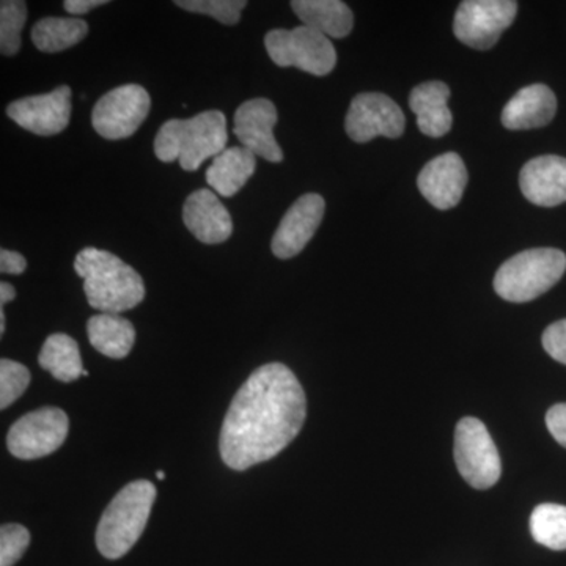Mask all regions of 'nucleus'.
I'll return each mask as SVG.
<instances>
[{
  "mask_svg": "<svg viewBox=\"0 0 566 566\" xmlns=\"http://www.w3.org/2000/svg\"><path fill=\"white\" fill-rule=\"evenodd\" d=\"M542 342L553 359L566 365V319L551 324L543 334Z\"/></svg>",
  "mask_w": 566,
  "mask_h": 566,
  "instance_id": "nucleus-30",
  "label": "nucleus"
},
{
  "mask_svg": "<svg viewBox=\"0 0 566 566\" xmlns=\"http://www.w3.org/2000/svg\"><path fill=\"white\" fill-rule=\"evenodd\" d=\"M455 463L469 485L488 490L502 474L501 457L485 424L474 417H465L457 424Z\"/></svg>",
  "mask_w": 566,
  "mask_h": 566,
  "instance_id": "nucleus-7",
  "label": "nucleus"
},
{
  "mask_svg": "<svg viewBox=\"0 0 566 566\" xmlns=\"http://www.w3.org/2000/svg\"><path fill=\"white\" fill-rule=\"evenodd\" d=\"M175 6L191 13L208 14L226 25L238 24L248 2L245 0H177Z\"/></svg>",
  "mask_w": 566,
  "mask_h": 566,
  "instance_id": "nucleus-27",
  "label": "nucleus"
},
{
  "mask_svg": "<svg viewBox=\"0 0 566 566\" xmlns=\"http://www.w3.org/2000/svg\"><path fill=\"white\" fill-rule=\"evenodd\" d=\"M326 202L318 193H304L283 216L271 249L277 259L289 260L303 252L322 226Z\"/></svg>",
  "mask_w": 566,
  "mask_h": 566,
  "instance_id": "nucleus-14",
  "label": "nucleus"
},
{
  "mask_svg": "<svg viewBox=\"0 0 566 566\" xmlns=\"http://www.w3.org/2000/svg\"><path fill=\"white\" fill-rule=\"evenodd\" d=\"M14 296H17V290H14L10 283H0V304H2V307L7 303H10V301H13Z\"/></svg>",
  "mask_w": 566,
  "mask_h": 566,
  "instance_id": "nucleus-34",
  "label": "nucleus"
},
{
  "mask_svg": "<svg viewBox=\"0 0 566 566\" xmlns=\"http://www.w3.org/2000/svg\"><path fill=\"white\" fill-rule=\"evenodd\" d=\"M156 488L147 480L128 483L112 499L96 528V546L115 560L128 553L144 534L155 504Z\"/></svg>",
  "mask_w": 566,
  "mask_h": 566,
  "instance_id": "nucleus-4",
  "label": "nucleus"
},
{
  "mask_svg": "<svg viewBox=\"0 0 566 566\" xmlns=\"http://www.w3.org/2000/svg\"><path fill=\"white\" fill-rule=\"evenodd\" d=\"M6 333V312L0 311V334Z\"/></svg>",
  "mask_w": 566,
  "mask_h": 566,
  "instance_id": "nucleus-35",
  "label": "nucleus"
},
{
  "mask_svg": "<svg viewBox=\"0 0 566 566\" xmlns=\"http://www.w3.org/2000/svg\"><path fill=\"white\" fill-rule=\"evenodd\" d=\"M305 416L303 386L286 365L256 368L234 395L223 419L219 438L223 463L245 471L279 455L300 434Z\"/></svg>",
  "mask_w": 566,
  "mask_h": 566,
  "instance_id": "nucleus-1",
  "label": "nucleus"
},
{
  "mask_svg": "<svg viewBox=\"0 0 566 566\" xmlns=\"http://www.w3.org/2000/svg\"><path fill=\"white\" fill-rule=\"evenodd\" d=\"M74 271L84 279L88 304L102 314L120 315L144 301V279L114 253L82 249L74 260Z\"/></svg>",
  "mask_w": 566,
  "mask_h": 566,
  "instance_id": "nucleus-2",
  "label": "nucleus"
},
{
  "mask_svg": "<svg viewBox=\"0 0 566 566\" xmlns=\"http://www.w3.org/2000/svg\"><path fill=\"white\" fill-rule=\"evenodd\" d=\"M468 170L457 153H446L431 159L417 178L424 199L438 210L455 208L463 199Z\"/></svg>",
  "mask_w": 566,
  "mask_h": 566,
  "instance_id": "nucleus-15",
  "label": "nucleus"
},
{
  "mask_svg": "<svg viewBox=\"0 0 566 566\" xmlns=\"http://www.w3.org/2000/svg\"><path fill=\"white\" fill-rule=\"evenodd\" d=\"M566 271V255L558 249H528L506 260L494 277V290L510 303H528L549 292Z\"/></svg>",
  "mask_w": 566,
  "mask_h": 566,
  "instance_id": "nucleus-5",
  "label": "nucleus"
},
{
  "mask_svg": "<svg viewBox=\"0 0 566 566\" xmlns=\"http://www.w3.org/2000/svg\"><path fill=\"white\" fill-rule=\"evenodd\" d=\"M182 221L203 244L226 243L233 233L232 216L210 189H199L186 199Z\"/></svg>",
  "mask_w": 566,
  "mask_h": 566,
  "instance_id": "nucleus-16",
  "label": "nucleus"
},
{
  "mask_svg": "<svg viewBox=\"0 0 566 566\" xmlns=\"http://www.w3.org/2000/svg\"><path fill=\"white\" fill-rule=\"evenodd\" d=\"M88 24L81 18H44L33 25L32 41L41 52H61L87 36Z\"/></svg>",
  "mask_w": 566,
  "mask_h": 566,
  "instance_id": "nucleus-24",
  "label": "nucleus"
},
{
  "mask_svg": "<svg viewBox=\"0 0 566 566\" xmlns=\"http://www.w3.org/2000/svg\"><path fill=\"white\" fill-rule=\"evenodd\" d=\"M531 534L536 543L553 551L566 549V506L542 504L531 516Z\"/></svg>",
  "mask_w": 566,
  "mask_h": 566,
  "instance_id": "nucleus-25",
  "label": "nucleus"
},
{
  "mask_svg": "<svg viewBox=\"0 0 566 566\" xmlns=\"http://www.w3.org/2000/svg\"><path fill=\"white\" fill-rule=\"evenodd\" d=\"M31 545V534L21 524L0 528V566H13Z\"/></svg>",
  "mask_w": 566,
  "mask_h": 566,
  "instance_id": "nucleus-29",
  "label": "nucleus"
},
{
  "mask_svg": "<svg viewBox=\"0 0 566 566\" xmlns=\"http://www.w3.org/2000/svg\"><path fill=\"white\" fill-rule=\"evenodd\" d=\"M28 21V3L24 0H3L0 3V51L13 57L21 50V32Z\"/></svg>",
  "mask_w": 566,
  "mask_h": 566,
  "instance_id": "nucleus-26",
  "label": "nucleus"
},
{
  "mask_svg": "<svg viewBox=\"0 0 566 566\" xmlns=\"http://www.w3.org/2000/svg\"><path fill=\"white\" fill-rule=\"evenodd\" d=\"M7 115L36 136H55L65 132L71 118V88H55L44 95L28 96L9 104Z\"/></svg>",
  "mask_w": 566,
  "mask_h": 566,
  "instance_id": "nucleus-12",
  "label": "nucleus"
},
{
  "mask_svg": "<svg viewBox=\"0 0 566 566\" xmlns=\"http://www.w3.org/2000/svg\"><path fill=\"white\" fill-rule=\"evenodd\" d=\"M31 382V371L28 367L14 360H0V408L7 409L13 405Z\"/></svg>",
  "mask_w": 566,
  "mask_h": 566,
  "instance_id": "nucleus-28",
  "label": "nucleus"
},
{
  "mask_svg": "<svg viewBox=\"0 0 566 566\" xmlns=\"http://www.w3.org/2000/svg\"><path fill=\"white\" fill-rule=\"evenodd\" d=\"M28 268L24 256L20 252L2 249L0 251V271L3 274H22Z\"/></svg>",
  "mask_w": 566,
  "mask_h": 566,
  "instance_id": "nucleus-32",
  "label": "nucleus"
},
{
  "mask_svg": "<svg viewBox=\"0 0 566 566\" xmlns=\"http://www.w3.org/2000/svg\"><path fill=\"white\" fill-rule=\"evenodd\" d=\"M106 0H66L63 6L70 14L74 18L82 17V14L88 13L96 7L106 6Z\"/></svg>",
  "mask_w": 566,
  "mask_h": 566,
  "instance_id": "nucleus-33",
  "label": "nucleus"
},
{
  "mask_svg": "<svg viewBox=\"0 0 566 566\" xmlns=\"http://www.w3.org/2000/svg\"><path fill=\"white\" fill-rule=\"evenodd\" d=\"M406 118L403 111L382 93H360L354 96L345 129L357 144L374 140L375 137L397 139L405 132Z\"/></svg>",
  "mask_w": 566,
  "mask_h": 566,
  "instance_id": "nucleus-11",
  "label": "nucleus"
},
{
  "mask_svg": "<svg viewBox=\"0 0 566 566\" xmlns=\"http://www.w3.org/2000/svg\"><path fill=\"white\" fill-rule=\"evenodd\" d=\"M69 430V416L62 409H36L11 424L7 447L20 460H36L61 449Z\"/></svg>",
  "mask_w": 566,
  "mask_h": 566,
  "instance_id": "nucleus-8",
  "label": "nucleus"
},
{
  "mask_svg": "<svg viewBox=\"0 0 566 566\" xmlns=\"http://www.w3.org/2000/svg\"><path fill=\"white\" fill-rule=\"evenodd\" d=\"M264 46L271 61L282 69L296 66L314 76H326L337 65V52L331 40L307 25L268 32Z\"/></svg>",
  "mask_w": 566,
  "mask_h": 566,
  "instance_id": "nucleus-6",
  "label": "nucleus"
},
{
  "mask_svg": "<svg viewBox=\"0 0 566 566\" xmlns=\"http://www.w3.org/2000/svg\"><path fill=\"white\" fill-rule=\"evenodd\" d=\"M449 85L441 81L423 82L409 96V106L417 117V126L424 136L442 137L452 129Z\"/></svg>",
  "mask_w": 566,
  "mask_h": 566,
  "instance_id": "nucleus-19",
  "label": "nucleus"
},
{
  "mask_svg": "<svg viewBox=\"0 0 566 566\" xmlns=\"http://www.w3.org/2000/svg\"><path fill=\"white\" fill-rule=\"evenodd\" d=\"M546 424L547 430L554 436L558 444L566 449V403L553 406L547 411Z\"/></svg>",
  "mask_w": 566,
  "mask_h": 566,
  "instance_id": "nucleus-31",
  "label": "nucleus"
},
{
  "mask_svg": "<svg viewBox=\"0 0 566 566\" xmlns=\"http://www.w3.org/2000/svg\"><path fill=\"white\" fill-rule=\"evenodd\" d=\"M517 2L513 0H465L458 7L453 32L474 50H491L513 24Z\"/></svg>",
  "mask_w": 566,
  "mask_h": 566,
  "instance_id": "nucleus-10",
  "label": "nucleus"
},
{
  "mask_svg": "<svg viewBox=\"0 0 566 566\" xmlns=\"http://www.w3.org/2000/svg\"><path fill=\"white\" fill-rule=\"evenodd\" d=\"M277 109L266 98L249 99L234 112L233 133L245 150L270 163L283 161V151L274 137Z\"/></svg>",
  "mask_w": 566,
  "mask_h": 566,
  "instance_id": "nucleus-13",
  "label": "nucleus"
},
{
  "mask_svg": "<svg viewBox=\"0 0 566 566\" xmlns=\"http://www.w3.org/2000/svg\"><path fill=\"white\" fill-rule=\"evenodd\" d=\"M292 9L303 25L327 39H345L353 31V11L340 0H294Z\"/></svg>",
  "mask_w": 566,
  "mask_h": 566,
  "instance_id": "nucleus-20",
  "label": "nucleus"
},
{
  "mask_svg": "<svg viewBox=\"0 0 566 566\" xmlns=\"http://www.w3.org/2000/svg\"><path fill=\"white\" fill-rule=\"evenodd\" d=\"M87 335L93 348L111 359L128 356L136 342L133 323L118 314L92 316L87 323Z\"/></svg>",
  "mask_w": 566,
  "mask_h": 566,
  "instance_id": "nucleus-22",
  "label": "nucleus"
},
{
  "mask_svg": "<svg viewBox=\"0 0 566 566\" xmlns=\"http://www.w3.org/2000/svg\"><path fill=\"white\" fill-rule=\"evenodd\" d=\"M256 169V156L244 147L226 148L212 159L207 181L222 197H232L244 188Z\"/></svg>",
  "mask_w": 566,
  "mask_h": 566,
  "instance_id": "nucleus-21",
  "label": "nucleus"
},
{
  "mask_svg": "<svg viewBox=\"0 0 566 566\" xmlns=\"http://www.w3.org/2000/svg\"><path fill=\"white\" fill-rule=\"evenodd\" d=\"M148 92L137 84L122 85L98 99L92 112V125L104 139L132 137L150 112Z\"/></svg>",
  "mask_w": 566,
  "mask_h": 566,
  "instance_id": "nucleus-9",
  "label": "nucleus"
},
{
  "mask_svg": "<svg viewBox=\"0 0 566 566\" xmlns=\"http://www.w3.org/2000/svg\"><path fill=\"white\" fill-rule=\"evenodd\" d=\"M39 363L62 382L76 381L84 374L80 346L66 334H52L41 348Z\"/></svg>",
  "mask_w": 566,
  "mask_h": 566,
  "instance_id": "nucleus-23",
  "label": "nucleus"
},
{
  "mask_svg": "<svg viewBox=\"0 0 566 566\" xmlns=\"http://www.w3.org/2000/svg\"><path fill=\"white\" fill-rule=\"evenodd\" d=\"M521 191L538 207L553 208L566 202V158L546 155L531 159L520 175Z\"/></svg>",
  "mask_w": 566,
  "mask_h": 566,
  "instance_id": "nucleus-17",
  "label": "nucleus"
},
{
  "mask_svg": "<svg viewBox=\"0 0 566 566\" xmlns=\"http://www.w3.org/2000/svg\"><path fill=\"white\" fill-rule=\"evenodd\" d=\"M156 476H158L159 480L166 479V474H164V471L156 472Z\"/></svg>",
  "mask_w": 566,
  "mask_h": 566,
  "instance_id": "nucleus-36",
  "label": "nucleus"
},
{
  "mask_svg": "<svg viewBox=\"0 0 566 566\" xmlns=\"http://www.w3.org/2000/svg\"><path fill=\"white\" fill-rule=\"evenodd\" d=\"M226 115L221 111H207L188 120L172 118L164 123L156 134L155 155L163 163H180L182 170L193 172L208 158L226 150Z\"/></svg>",
  "mask_w": 566,
  "mask_h": 566,
  "instance_id": "nucleus-3",
  "label": "nucleus"
},
{
  "mask_svg": "<svg viewBox=\"0 0 566 566\" xmlns=\"http://www.w3.org/2000/svg\"><path fill=\"white\" fill-rule=\"evenodd\" d=\"M557 99L547 85L521 88L502 111V125L512 132L543 128L556 117Z\"/></svg>",
  "mask_w": 566,
  "mask_h": 566,
  "instance_id": "nucleus-18",
  "label": "nucleus"
}]
</instances>
